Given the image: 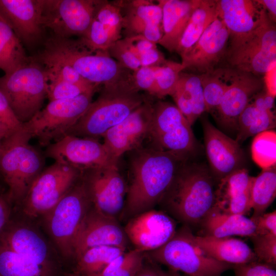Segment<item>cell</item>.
<instances>
[{
  "instance_id": "obj_1",
  "label": "cell",
  "mask_w": 276,
  "mask_h": 276,
  "mask_svg": "<svg viewBox=\"0 0 276 276\" xmlns=\"http://www.w3.org/2000/svg\"><path fill=\"white\" fill-rule=\"evenodd\" d=\"M128 153L129 182L120 216L126 220L159 204L178 168L192 157L154 145H142Z\"/></svg>"
},
{
  "instance_id": "obj_2",
  "label": "cell",
  "mask_w": 276,
  "mask_h": 276,
  "mask_svg": "<svg viewBox=\"0 0 276 276\" xmlns=\"http://www.w3.org/2000/svg\"><path fill=\"white\" fill-rule=\"evenodd\" d=\"M191 158L178 168L159 204L188 226L200 224L215 203L214 177L203 164Z\"/></svg>"
},
{
  "instance_id": "obj_3",
  "label": "cell",
  "mask_w": 276,
  "mask_h": 276,
  "mask_svg": "<svg viewBox=\"0 0 276 276\" xmlns=\"http://www.w3.org/2000/svg\"><path fill=\"white\" fill-rule=\"evenodd\" d=\"M36 61L71 66L83 78L103 86L132 78V74L111 57L107 51H92L78 40L53 36L44 43Z\"/></svg>"
},
{
  "instance_id": "obj_4",
  "label": "cell",
  "mask_w": 276,
  "mask_h": 276,
  "mask_svg": "<svg viewBox=\"0 0 276 276\" xmlns=\"http://www.w3.org/2000/svg\"><path fill=\"white\" fill-rule=\"evenodd\" d=\"M146 100L135 87L132 77L103 86L99 97L66 134L96 139L102 137Z\"/></svg>"
},
{
  "instance_id": "obj_5",
  "label": "cell",
  "mask_w": 276,
  "mask_h": 276,
  "mask_svg": "<svg viewBox=\"0 0 276 276\" xmlns=\"http://www.w3.org/2000/svg\"><path fill=\"white\" fill-rule=\"evenodd\" d=\"M31 139L21 126L0 143V173L12 201L24 199L33 181L43 170L44 158L29 143Z\"/></svg>"
},
{
  "instance_id": "obj_6",
  "label": "cell",
  "mask_w": 276,
  "mask_h": 276,
  "mask_svg": "<svg viewBox=\"0 0 276 276\" xmlns=\"http://www.w3.org/2000/svg\"><path fill=\"white\" fill-rule=\"evenodd\" d=\"M48 83L45 68L32 59L11 74L1 77L0 91L22 124L42 109L47 97Z\"/></svg>"
},
{
  "instance_id": "obj_7",
  "label": "cell",
  "mask_w": 276,
  "mask_h": 276,
  "mask_svg": "<svg viewBox=\"0 0 276 276\" xmlns=\"http://www.w3.org/2000/svg\"><path fill=\"white\" fill-rule=\"evenodd\" d=\"M189 228L184 225L162 246L146 252V256L169 270L187 276H221L233 268L234 265L216 260L199 250L189 238Z\"/></svg>"
},
{
  "instance_id": "obj_8",
  "label": "cell",
  "mask_w": 276,
  "mask_h": 276,
  "mask_svg": "<svg viewBox=\"0 0 276 276\" xmlns=\"http://www.w3.org/2000/svg\"><path fill=\"white\" fill-rule=\"evenodd\" d=\"M94 93L50 101L22 127L31 138L47 147L66 135L78 122L92 102Z\"/></svg>"
},
{
  "instance_id": "obj_9",
  "label": "cell",
  "mask_w": 276,
  "mask_h": 276,
  "mask_svg": "<svg viewBox=\"0 0 276 276\" xmlns=\"http://www.w3.org/2000/svg\"><path fill=\"white\" fill-rule=\"evenodd\" d=\"M91 205L81 175L68 192L47 214L49 231L64 257H74V245L76 235Z\"/></svg>"
},
{
  "instance_id": "obj_10",
  "label": "cell",
  "mask_w": 276,
  "mask_h": 276,
  "mask_svg": "<svg viewBox=\"0 0 276 276\" xmlns=\"http://www.w3.org/2000/svg\"><path fill=\"white\" fill-rule=\"evenodd\" d=\"M81 171L55 162L32 182L24 199L23 211L28 217L47 214L80 177Z\"/></svg>"
},
{
  "instance_id": "obj_11",
  "label": "cell",
  "mask_w": 276,
  "mask_h": 276,
  "mask_svg": "<svg viewBox=\"0 0 276 276\" xmlns=\"http://www.w3.org/2000/svg\"><path fill=\"white\" fill-rule=\"evenodd\" d=\"M149 136L164 150L195 155L198 145L191 125L177 106L159 100L153 104Z\"/></svg>"
},
{
  "instance_id": "obj_12",
  "label": "cell",
  "mask_w": 276,
  "mask_h": 276,
  "mask_svg": "<svg viewBox=\"0 0 276 276\" xmlns=\"http://www.w3.org/2000/svg\"><path fill=\"white\" fill-rule=\"evenodd\" d=\"M228 66L264 77L276 60V28L267 18L253 32L228 48Z\"/></svg>"
},
{
  "instance_id": "obj_13",
  "label": "cell",
  "mask_w": 276,
  "mask_h": 276,
  "mask_svg": "<svg viewBox=\"0 0 276 276\" xmlns=\"http://www.w3.org/2000/svg\"><path fill=\"white\" fill-rule=\"evenodd\" d=\"M98 2L42 0L43 26L50 29L56 37H81L86 32L93 19Z\"/></svg>"
},
{
  "instance_id": "obj_14",
  "label": "cell",
  "mask_w": 276,
  "mask_h": 276,
  "mask_svg": "<svg viewBox=\"0 0 276 276\" xmlns=\"http://www.w3.org/2000/svg\"><path fill=\"white\" fill-rule=\"evenodd\" d=\"M91 205L102 213L118 218L123 209L127 185L118 165L82 171Z\"/></svg>"
},
{
  "instance_id": "obj_15",
  "label": "cell",
  "mask_w": 276,
  "mask_h": 276,
  "mask_svg": "<svg viewBox=\"0 0 276 276\" xmlns=\"http://www.w3.org/2000/svg\"><path fill=\"white\" fill-rule=\"evenodd\" d=\"M47 156L55 162L80 171L118 165L103 143L97 139L66 134L51 144L45 150Z\"/></svg>"
},
{
  "instance_id": "obj_16",
  "label": "cell",
  "mask_w": 276,
  "mask_h": 276,
  "mask_svg": "<svg viewBox=\"0 0 276 276\" xmlns=\"http://www.w3.org/2000/svg\"><path fill=\"white\" fill-rule=\"evenodd\" d=\"M128 239L118 218L106 215L90 206L76 235L74 257L76 259L89 248L113 246L126 249Z\"/></svg>"
},
{
  "instance_id": "obj_17",
  "label": "cell",
  "mask_w": 276,
  "mask_h": 276,
  "mask_svg": "<svg viewBox=\"0 0 276 276\" xmlns=\"http://www.w3.org/2000/svg\"><path fill=\"white\" fill-rule=\"evenodd\" d=\"M229 37L227 29L218 16L189 51L181 57L183 71L200 75L217 67L226 56Z\"/></svg>"
},
{
  "instance_id": "obj_18",
  "label": "cell",
  "mask_w": 276,
  "mask_h": 276,
  "mask_svg": "<svg viewBox=\"0 0 276 276\" xmlns=\"http://www.w3.org/2000/svg\"><path fill=\"white\" fill-rule=\"evenodd\" d=\"M153 104L146 100L118 125L107 130L103 143L113 158L120 157L142 146L150 135Z\"/></svg>"
},
{
  "instance_id": "obj_19",
  "label": "cell",
  "mask_w": 276,
  "mask_h": 276,
  "mask_svg": "<svg viewBox=\"0 0 276 276\" xmlns=\"http://www.w3.org/2000/svg\"><path fill=\"white\" fill-rule=\"evenodd\" d=\"M176 226L166 213L152 209L129 219L124 229L135 249L147 252L166 243L175 233Z\"/></svg>"
},
{
  "instance_id": "obj_20",
  "label": "cell",
  "mask_w": 276,
  "mask_h": 276,
  "mask_svg": "<svg viewBox=\"0 0 276 276\" xmlns=\"http://www.w3.org/2000/svg\"><path fill=\"white\" fill-rule=\"evenodd\" d=\"M204 142L211 172L218 181L245 168L246 157L241 145L216 128L206 118L202 119Z\"/></svg>"
},
{
  "instance_id": "obj_21",
  "label": "cell",
  "mask_w": 276,
  "mask_h": 276,
  "mask_svg": "<svg viewBox=\"0 0 276 276\" xmlns=\"http://www.w3.org/2000/svg\"><path fill=\"white\" fill-rule=\"evenodd\" d=\"M264 87L263 77L235 69L232 81L213 116L222 127L237 132L240 115L251 99Z\"/></svg>"
},
{
  "instance_id": "obj_22",
  "label": "cell",
  "mask_w": 276,
  "mask_h": 276,
  "mask_svg": "<svg viewBox=\"0 0 276 276\" xmlns=\"http://www.w3.org/2000/svg\"><path fill=\"white\" fill-rule=\"evenodd\" d=\"M216 2L218 16L229 34L227 49L250 34L268 18L257 0Z\"/></svg>"
},
{
  "instance_id": "obj_23",
  "label": "cell",
  "mask_w": 276,
  "mask_h": 276,
  "mask_svg": "<svg viewBox=\"0 0 276 276\" xmlns=\"http://www.w3.org/2000/svg\"><path fill=\"white\" fill-rule=\"evenodd\" d=\"M156 2L132 0L116 2L121 11L125 37L140 35L158 43L163 36L162 10Z\"/></svg>"
},
{
  "instance_id": "obj_24",
  "label": "cell",
  "mask_w": 276,
  "mask_h": 276,
  "mask_svg": "<svg viewBox=\"0 0 276 276\" xmlns=\"http://www.w3.org/2000/svg\"><path fill=\"white\" fill-rule=\"evenodd\" d=\"M0 12L21 42L32 45L41 39L42 0H0Z\"/></svg>"
},
{
  "instance_id": "obj_25",
  "label": "cell",
  "mask_w": 276,
  "mask_h": 276,
  "mask_svg": "<svg viewBox=\"0 0 276 276\" xmlns=\"http://www.w3.org/2000/svg\"><path fill=\"white\" fill-rule=\"evenodd\" d=\"M254 177L243 168L219 181L215 191L213 209L219 212L245 215L251 209V188Z\"/></svg>"
},
{
  "instance_id": "obj_26",
  "label": "cell",
  "mask_w": 276,
  "mask_h": 276,
  "mask_svg": "<svg viewBox=\"0 0 276 276\" xmlns=\"http://www.w3.org/2000/svg\"><path fill=\"white\" fill-rule=\"evenodd\" d=\"M188 234L193 244L206 256L232 265L258 261L254 251L244 241L231 237L195 236L189 228Z\"/></svg>"
},
{
  "instance_id": "obj_27",
  "label": "cell",
  "mask_w": 276,
  "mask_h": 276,
  "mask_svg": "<svg viewBox=\"0 0 276 276\" xmlns=\"http://www.w3.org/2000/svg\"><path fill=\"white\" fill-rule=\"evenodd\" d=\"M0 242L13 251L38 264L57 267L50 259L45 241L31 228L21 225L5 227L0 234Z\"/></svg>"
},
{
  "instance_id": "obj_28",
  "label": "cell",
  "mask_w": 276,
  "mask_h": 276,
  "mask_svg": "<svg viewBox=\"0 0 276 276\" xmlns=\"http://www.w3.org/2000/svg\"><path fill=\"white\" fill-rule=\"evenodd\" d=\"M162 10L163 36L158 42L170 52H175L194 10L201 0H158Z\"/></svg>"
},
{
  "instance_id": "obj_29",
  "label": "cell",
  "mask_w": 276,
  "mask_h": 276,
  "mask_svg": "<svg viewBox=\"0 0 276 276\" xmlns=\"http://www.w3.org/2000/svg\"><path fill=\"white\" fill-rule=\"evenodd\" d=\"M122 28L123 18L119 11H103L96 14L86 32L78 40L92 51H107L121 39Z\"/></svg>"
},
{
  "instance_id": "obj_30",
  "label": "cell",
  "mask_w": 276,
  "mask_h": 276,
  "mask_svg": "<svg viewBox=\"0 0 276 276\" xmlns=\"http://www.w3.org/2000/svg\"><path fill=\"white\" fill-rule=\"evenodd\" d=\"M170 96L191 126L206 112L200 75L181 72Z\"/></svg>"
},
{
  "instance_id": "obj_31",
  "label": "cell",
  "mask_w": 276,
  "mask_h": 276,
  "mask_svg": "<svg viewBox=\"0 0 276 276\" xmlns=\"http://www.w3.org/2000/svg\"><path fill=\"white\" fill-rule=\"evenodd\" d=\"M205 235L218 238L234 235L251 237L256 234V226L245 215L223 213L212 209L201 222Z\"/></svg>"
},
{
  "instance_id": "obj_32",
  "label": "cell",
  "mask_w": 276,
  "mask_h": 276,
  "mask_svg": "<svg viewBox=\"0 0 276 276\" xmlns=\"http://www.w3.org/2000/svg\"><path fill=\"white\" fill-rule=\"evenodd\" d=\"M218 16L216 0H201L191 16L175 52L180 57L187 54Z\"/></svg>"
},
{
  "instance_id": "obj_33",
  "label": "cell",
  "mask_w": 276,
  "mask_h": 276,
  "mask_svg": "<svg viewBox=\"0 0 276 276\" xmlns=\"http://www.w3.org/2000/svg\"><path fill=\"white\" fill-rule=\"evenodd\" d=\"M30 61L21 41L0 12V69L9 75Z\"/></svg>"
},
{
  "instance_id": "obj_34",
  "label": "cell",
  "mask_w": 276,
  "mask_h": 276,
  "mask_svg": "<svg viewBox=\"0 0 276 276\" xmlns=\"http://www.w3.org/2000/svg\"><path fill=\"white\" fill-rule=\"evenodd\" d=\"M275 125L273 110L261 108L250 100L239 117L235 140L241 145L249 137L263 131L273 130Z\"/></svg>"
},
{
  "instance_id": "obj_35",
  "label": "cell",
  "mask_w": 276,
  "mask_h": 276,
  "mask_svg": "<svg viewBox=\"0 0 276 276\" xmlns=\"http://www.w3.org/2000/svg\"><path fill=\"white\" fill-rule=\"evenodd\" d=\"M57 272V267L38 264L0 242V276H56Z\"/></svg>"
},
{
  "instance_id": "obj_36",
  "label": "cell",
  "mask_w": 276,
  "mask_h": 276,
  "mask_svg": "<svg viewBox=\"0 0 276 276\" xmlns=\"http://www.w3.org/2000/svg\"><path fill=\"white\" fill-rule=\"evenodd\" d=\"M235 72V68L227 66L200 75L206 112L213 114L218 107Z\"/></svg>"
},
{
  "instance_id": "obj_37",
  "label": "cell",
  "mask_w": 276,
  "mask_h": 276,
  "mask_svg": "<svg viewBox=\"0 0 276 276\" xmlns=\"http://www.w3.org/2000/svg\"><path fill=\"white\" fill-rule=\"evenodd\" d=\"M125 251V248L113 246H100L89 248L76 259L74 272L79 276L97 275Z\"/></svg>"
},
{
  "instance_id": "obj_38",
  "label": "cell",
  "mask_w": 276,
  "mask_h": 276,
  "mask_svg": "<svg viewBox=\"0 0 276 276\" xmlns=\"http://www.w3.org/2000/svg\"><path fill=\"white\" fill-rule=\"evenodd\" d=\"M276 196L275 165L262 169L257 176L254 177L251 188V209L254 210L251 218L265 213Z\"/></svg>"
},
{
  "instance_id": "obj_39",
  "label": "cell",
  "mask_w": 276,
  "mask_h": 276,
  "mask_svg": "<svg viewBox=\"0 0 276 276\" xmlns=\"http://www.w3.org/2000/svg\"><path fill=\"white\" fill-rule=\"evenodd\" d=\"M146 252L134 248L125 251L94 276H135L143 267Z\"/></svg>"
},
{
  "instance_id": "obj_40",
  "label": "cell",
  "mask_w": 276,
  "mask_h": 276,
  "mask_svg": "<svg viewBox=\"0 0 276 276\" xmlns=\"http://www.w3.org/2000/svg\"><path fill=\"white\" fill-rule=\"evenodd\" d=\"M253 160L262 169L276 164V132L267 130L256 135L251 147Z\"/></svg>"
},
{
  "instance_id": "obj_41",
  "label": "cell",
  "mask_w": 276,
  "mask_h": 276,
  "mask_svg": "<svg viewBox=\"0 0 276 276\" xmlns=\"http://www.w3.org/2000/svg\"><path fill=\"white\" fill-rule=\"evenodd\" d=\"M184 67L181 63L167 60L163 65L156 66L155 85L152 96L161 99L170 96Z\"/></svg>"
},
{
  "instance_id": "obj_42",
  "label": "cell",
  "mask_w": 276,
  "mask_h": 276,
  "mask_svg": "<svg viewBox=\"0 0 276 276\" xmlns=\"http://www.w3.org/2000/svg\"><path fill=\"white\" fill-rule=\"evenodd\" d=\"M123 39L140 62L141 66L151 65L158 60L160 52L156 43L140 35L124 37Z\"/></svg>"
},
{
  "instance_id": "obj_43",
  "label": "cell",
  "mask_w": 276,
  "mask_h": 276,
  "mask_svg": "<svg viewBox=\"0 0 276 276\" xmlns=\"http://www.w3.org/2000/svg\"><path fill=\"white\" fill-rule=\"evenodd\" d=\"M47 97L49 101L73 98L87 93H94L96 87H87L63 80L48 78Z\"/></svg>"
},
{
  "instance_id": "obj_44",
  "label": "cell",
  "mask_w": 276,
  "mask_h": 276,
  "mask_svg": "<svg viewBox=\"0 0 276 276\" xmlns=\"http://www.w3.org/2000/svg\"><path fill=\"white\" fill-rule=\"evenodd\" d=\"M250 238L258 261L274 267L276 264V236L255 234Z\"/></svg>"
},
{
  "instance_id": "obj_45",
  "label": "cell",
  "mask_w": 276,
  "mask_h": 276,
  "mask_svg": "<svg viewBox=\"0 0 276 276\" xmlns=\"http://www.w3.org/2000/svg\"><path fill=\"white\" fill-rule=\"evenodd\" d=\"M44 65L48 78L58 79L87 87L97 88L98 86L85 79L76 70L68 65L56 63Z\"/></svg>"
},
{
  "instance_id": "obj_46",
  "label": "cell",
  "mask_w": 276,
  "mask_h": 276,
  "mask_svg": "<svg viewBox=\"0 0 276 276\" xmlns=\"http://www.w3.org/2000/svg\"><path fill=\"white\" fill-rule=\"evenodd\" d=\"M109 56L124 68L134 72L140 67V62L128 47L124 39H120L107 50Z\"/></svg>"
},
{
  "instance_id": "obj_47",
  "label": "cell",
  "mask_w": 276,
  "mask_h": 276,
  "mask_svg": "<svg viewBox=\"0 0 276 276\" xmlns=\"http://www.w3.org/2000/svg\"><path fill=\"white\" fill-rule=\"evenodd\" d=\"M235 276H276L274 267L258 261L234 265Z\"/></svg>"
},
{
  "instance_id": "obj_48",
  "label": "cell",
  "mask_w": 276,
  "mask_h": 276,
  "mask_svg": "<svg viewBox=\"0 0 276 276\" xmlns=\"http://www.w3.org/2000/svg\"><path fill=\"white\" fill-rule=\"evenodd\" d=\"M156 66H141L132 73L133 82L139 91H147L152 95L155 85Z\"/></svg>"
},
{
  "instance_id": "obj_49",
  "label": "cell",
  "mask_w": 276,
  "mask_h": 276,
  "mask_svg": "<svg viewBox=\"0 0 276 276\" xmlns=\"http://www.w3.org/2000/svg\"><path fill=\"white\" fill-rule=\"evenodd\" d=\"M256 226V235H273L276 236V211L264 213L250 218Z\"/></svg>"
},
{
  "instance_id": "obj_50",
  "label": "cell",
  "mask_w": 276,
  "mask_h": 276,
  "mask_svg": "<svg viewBox=\"0 0 276 276\" xmlns=\"http://www.w3.org/2000/svg\"><path fill=\"white\" fill-rule=\"evenodd\" d=\"M0 122L10 131L21 127L22 124L17 120L4 94L0 91Z\"/></svg>"
},
{
  "instance_id": "obj_51",
  "label": "cell",
  "mask_w": 276,
  "mask_h": 276,
  "mask_svg": "<svg viewBox=\"0 0 276 276\" xmlns=\"http://www.w3.org/2000/svg\"><path fill=\"white\" fill-rule=\"evenodd\" d=\"M135 276H166V273L146 256L143 267Z\"/></svg>"
},
{
  "instance_id": "obj_52",
  "label": "cell",
  "mask_w": 276,
  "mask_h": 276,
  "mask_svg": "<svg viewBox=\"0 0 276 276\" xmlns=\"http://www.w3.org/2000/svg\"><path fill=\"white\" fill-rule=\"evenodd\" d=\"M267 14L269 19L273 24L276 22V1L257 0Z\"/></svg>"
},
{
  "instance_id": "obj_53",
  "label": "cell",
  "mask_w": 276,
  "mask_h": 276,
  "mask_svg": "<svg viewBox=\"0 0 276 276\" xmlns=\"http://www.w3.org/2000/svg\"><path fill=\"white\" fill-rule=\"evenodd\" d=\"M10 212V209L6 201L0 196V234L8 222Z\"/></svg>"
},
{
  "instance_id": "obj_54",
  "label": "cell",
  "mask_w": 276,
  "mask_h": 276,
  "mask_svg": "<svg viewBox=\"0 0 276 276\" xmlns=\"http://www.w3.org/2000/svg\"><path fill=\"white\" fill-rule=\"evenodd\" d=\"M11 131H10L7 126L0 122V143Z\"/></svg>"
},
{
  "instance_id": "obj_55",
  "label": "cell",
  "mask_w": 276,
  "mask_h": 276,
  "mask_svg": "<svg viewBox=\"0 0 276 276\" xmlns=\"http://www.w3.org/2000/svg\"><path fill=\"white\" fill-rule=\"evenodd\" d=\"M166 276H187L186 275H182L180 272L169 270L167 271H165Z\"/></svg>"
},
{
  "instance_id": "obj_56",
  "label": "cell",
  "mask_w": 276,
  "mask_h": 276,
  "mask_svg": "<svg viewBox=\"0 0 276 276\" xmlns=\"http://www.w3.org/2000/svg\"><path fill=\"white\" fill-rule=\"evenodd\" d=\"M67 276H79V275H78L77 274L73 272V273H72L67 274Z\"/></svg>"
}]
</instances>
